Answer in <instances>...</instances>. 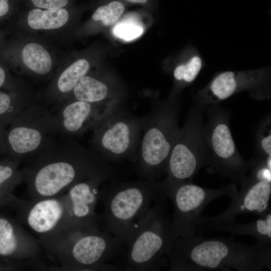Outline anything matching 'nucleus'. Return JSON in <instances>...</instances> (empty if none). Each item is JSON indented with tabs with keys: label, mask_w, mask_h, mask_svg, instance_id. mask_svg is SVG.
I'll use <instances>...</instances> for the list:
<instances>
[{
	"label": "nucleus",
	"mask_w": 271,
	"mask_h": 271,
	"mask_svg": "<svg viewBox=\"0 0 271 271\" xmlns=\"http://www.w3.org/2000/svg\"><path fill=\"white\" fill-rule=\"evenodd\" d=\"M170 270L260 271L271 268L270 245H247L232 238L179 237L168 257Z\"/></svg>",
	"instance_id": "1"
},
{
	"label": "nucleus",
	"mask_w": 271,
	"mask_h": 271,
	"mask_svg": "<svg viewBox=\"0 0 271 271\" xmlns=\"http://www.w3.org/2000/svg\"><path fill=\"white\" fill-rule=\"evenodd\" d=\"M97 224H71L39 238V243L65 270H113L110 263L125 258L124 244Z\"/></svg>",
	"instance_id": "2"
},
{
	"label": "nucleus",
	"mask_w": 271,
	"mask_h": 271,
	"mask_svg": "<svg viewBox=\"0 0 271 271\" xmlns=\"http://www.w3.org/2000/svg\"><path fill=\"white\" fill-rule=\"evenodd\" d=\"M22 174L30 199L62 195L90 177L115 176L109 162L94 151L79 147L63 153L41 155Z\"/></svg>",
	"instance_id": "3"
},
{
	"label": "nucleus",
	"mask_w": 271,
	"mask_h": 271,
	"mask_svg": "<svg viewBox=\"0 0 271 271\" xmlns=\"http://www.w3.org/2000/svg\"><path fill=\"white\" fill-rule=\"evenodd\" d=\"M112 181L100 187L102 220L105 229L125 247L140 220L160 197L162 182L141 178L134 182Z\"/></svg>",
	"instance_id": "4"
},
{
	"label": "nucleus",
	"mask_w": 271,
	"mask_h": 271,
	"mask_svg": "<svg viewBox=\"0 0 271 271\" xmlns=\"http://www.w3.org/2000/svg\"><path fill=\"white\" fill-rule=\"evenodd\" d=\"M167 199L161 193L138 223L125 246V270H158L168 265L169 255L179 236L168 214Z\"/></svg>",
	"instance_id": "5"
},
{
	"label": "nucleus",
	"mask_w": 271,
	"mask_h": 271,
	"mask_svg": "<svg viewBox=\"0 0 271 271\" xmlns=\"http://www.w3.org/2000/svg\"><path fill=\"white\" fill-rule=\"evenodd\" d=\"M179 107L173 101L156 104L144 116L142 139L138 150L137 172L140 178L160 180L180 128Z\"/></svg>",
	"instance_id": "6"
},
{
	"label": "nucleus",
	"mask_w": 271,
	"mask_h": 271,
	"mask_svg": "<svg viewBox=\"0 0 271 271\" xmlns=\"http://www.w3.org/2000/svg\"><path fill=\"white\" fill-rule=\"evenodd\" d=\"M205 108L196 103L180 128L167 161L164 181H191L202 167L211 164L203 132Z\"/></svg>",
	"instance_id": "7"
},
{
	"label": "nucleus",
	"mask_w": 271,
	"mask_h": 271,
	"mask_svg": "<svg viewBox=\"0 0 271 271\" xmlns=\"http://www.w3.org/2000/svg\"><path fill=\"white\" fill-rule=\"evenodd\" d=\"M207 106V120L203 125L206 144L211 163L207 172L239 184L250 170L251 160L239 154L230 129L229 114L216 104Z\"/></svg>",
	"instance_id": "8"
},
{
	"label": "nucleus",
	"mask_w": 271,
	"mask_h": 271,
	"mask_svg": "<svg viewBox=\"0 0 271 271\" xmlns=\"http://www.w3.org/2000/svg\"><path fill=\"white\" fill-rule=\"evenodd\" d=\"M144 117L133 115L118 107L94 128V151L107 161L136 162Z\"/></svg>",
	"instance_id": "9"
},
{
	"label": "nucleus",
	"mask_w": 271,
	"mask_h": 271,
	"mask_svg": "<svg viewBox=\"0 0 271 271\" xmlns=\"http://www.w3.org/2000/svg\"><path fill=\"white\" fill-rule=\"evenodd\" d=\"M162 193L173 202L172 220L179 237H184L196 234L202 212L210 202L222 196L234 199L238 191L234 183L218 189H207L190 181H163Z\"/></svg>",
	"instance_id": "10"
},
{
	"label": "nucleus",
	"mask_w": 271,
	"mask_h": 271,
	"mask_svg": "<svg viewBox=\"0 0 271 271\" xmlns=\"http://www.w3.org/2000/svg\"><path fill=\"white\" fill-rule=\"evenodd\" d=\"M20 222L39 238L49 235L70 224V206L66 193L55 197L16 201Z\"/></svg>",
	"instance_id": "11"
},
{
	"label": "nucleus",
	"mask_w": 271,
	"mask_h": 271,
	"mask_svg": "<svg viewBox=\"0 0 271 271\" xmlns=\"http://www.w3.org/2000/svg\"><path fill=\"white\" fill-rule=\"evenodd\" d=\"M240 184V191L224 211L215 216L204 217L212 221H231L239 214L250 213L260 217L270 211V182L259 180L249 175Z\"/></svg>",
	"instance_id": "12"
},
{
	"label": "nucleus",
	"mask_w": 271,
	"mask_h": 271,
	"mask_svg": "<svg viewBox=\"0 0 271 271\" xmlns=\"http://www.w3.org/2000/svg\"><path fill=\"white\" fill-rule=\"evenodd\" d=\"M264 78L261 70L222 72L198 92L196 103L204 107L217 104L238 92L258 87Z\"/></svg>",
	"instance_id": "13"
},
{
	"label": "nucleus",
	"mask_w": 271,
	"mask_h": 271,
	"mask_svg": "<svg viewBox=\"0 0 271 271\" xmlns=\"http://www.w3.org/2000/svg\"><path fill=\"white\" fill-rule=\"evenodd\" d=\"M111 179L102 176L90 177L75 184L66 191L73 223L99 224L100 217L95 210L99 201L100 187L104 182Z\"/></svg>",
	"instance_id": "14"
},
{
	"label": "nucleus",
	"mask_w": 271,
	"mask_h": 271,
	"mask_svg": "<svg viewBox=\"0 0 271 271\" xmlns=\"http://www.w3.org/2000/svg\"><path fill=\"white\" fill-rule=\"evenodd\" d=\"M40 244L23 226L0 217V255L31 261L41 253Z\"/></svg>",
	"instance_id": "15"
},
{
	"label": "nucleus",
	"mask_w": 271,
	"mask_h": 271,
	"mask_svg": "<svg viewBox=\"0 0 271 271\" xmlns=\"http://www.w3.org/2000/svg\"><path fill=\"white\" fill-rule=\"evenodd\" d=\"M118 107L119 101L92 103L76 99L63 109V127L71 134H79L89 129H94Z\"/></svg>",
	"instance_id": "16"
},
{
	"label": "nucleus",
	"mask_w": 271,
	"mask_h": 271,
	"mask_svg": "<svg viewBox=\"0 0 271 271\" xmlns=\"http://www.w3.org/2000/svg\"><path fill=\"white\" fill-rule=\"evenodd\" d=\"M214 231L227 232L235 235H249L255 237L260 243L271 244V212L258 219L246 224H240L235 220L212 221L201 216L197 225L196 233H209Z\"/></svg>",
	"instance_id": "17"
},
{
	"label": "nucleus",
	"mask_w": 271,
	"mask_h": 271,
	"mask_svg": "<svg viewBox=\"0 0 271 271\" xmlns=\"http://www.w3.org/2000/svg\"><path fill=\"white\" fill-rule=\"evenodd\" d=\"M76 100L92 103H109L118 101L111 96L104 81L90 76L82 77L73 89Z\"/></svg>",
	"instance_id": "18"
},
{
	"label": "nucleus",
	"mask_w": 271,
	"mask_h": 271,
	"mask_svg": "<svg viewBox=\"0 0 271 271\" xmlns=\"http://www.w3.org/2000/svg\"><path fill=\"white\" fill-rule=\"evenodd\" d=\"M8 139L13 150L22 158L38 149L42 142L43 134L34 127L20 126L10 131Z\"/></svg>",
	"instance_id": "19"
},
{
	"label": "nucleus",
	"mask_w": 271,
	"mask_h": 271,
	"mask_svg": "<svg viewBox=\"0 0 271 271\" xmlns=\"http://www.w3.org/2000/svg\"><path fill=\"white\" fill-rule=\"evenodd\" d=\"M68 19V12L63 8L46 10L34 9L29 13L27 21L33 29L52 30L63 26Z\"/></svg>",
	"instance_id": "20"
},
{
	"label": "nucleus",
	"mask_w": 271,
	"mask_h": 271,
	"mask_svg": "<svg viewBox=\"0 0 271 271\" xmlns=\"http://www.w3.org/2000/svg\"><path fill=\"white\" fill-rule=\"evenodd\" d=\"M22 57L25 65L37 74H46L51 69V57L47 50L39 44L26 45L23 49Z\"/></svg>",
	"instance_id": "21"
},
{
	"label": "nucleus",
	"mask_w": 271,
	"mask_h": 271,
	"mask_svg": "<svg viewBox=\"0 0 271 271\" xmlns=\"http://www.w3.org/2000/svg\"><path fill=\"white\" fill-rule=\"evenodd\" d=\"M89 68V62L84 59L72 63L59 76L57 81L58 89L63 93L73 90L80 79L87 73Z\"/></svg>",
	"instance_id": "22"
},
{
	"label": "nucleus",
	"mask_w": 271,
	"mask_h": 271,
	"mask_svg": "<svg viewBox=\"0 0 271 271\" xmlns=\"http://www.w3.org/2000/svg\"><path fill=\"white\" fill-rule=\"evenodd\" d=\"M202 67L201 57L192 56L187 62L178 65L173 73L176 80L184 84L192 83L197 77Z\"/></svg>",
	"instance_id": "23"
},
{
	"label": "nucleus",
	"mask_w": 271,
	"mask_h": 271,
	"mask_svg": "<svg viewBox=\"0 0 271 271\" xmlns=\"http://www.w3.org/2000/svg\"><path fill=\"white\" fill-rule=\"evenodd\" d=\"M124 9V6L122 3L112 2L98 8L93 14L92 19L96 21H101L105 26H110L117 22Z\"/></svg>",
	"instance_id": "24"
},
{
	"label": "nucleus",
	"mask_w": 271,
	"mask_h": 271,
	"mask_svg": "<svg viewBox=\"0 0 271 271\" xmlns=\"http://www.w3.org/2000/svg\"><path fill=\"white\" fill-rule=\"evenodd\" d=\"M113 32L117 37L130 41L139 37L143 32V28L137 22L122 21L114 27Z\"/></svg>",
	"instance_id": "25"
},
{
	"label": "nucleus",
	"mask_w": 271,
	"mask_h": 271,
	"mask_svg": "<svg viewBox=\"0 0 271 271\" xmlns=\"http://www.w3.org/2000/svg\"><path fill=\"white\" fill-rule=\"evenodd\" d=\"M270 120L265 121L260 127L258 136L259 155L256 158H265L271 156V130Z\"/></svg>",
	"instance_id": "26"
},
{
	"label": "nucleus",
	"mask_w": 271,
	"mask_h": 271,
	"mask_svg": "<svg viewBox=\"0 0 271 271\" xmlns=\"http://www.w3.org/2000/svg\"><path fill=\"white\" fill-rule=\"evenodd\" d=\"M18 178L23 179L22 172H18L10 166L0 165V192L8 181Z\"/></svg>",
	"instance_id": "27"
},
{
	"label": "nucleus",
	"mask_w": 271,
	"mask_h": 271,
	"mask_svg": "<svg viewBox=\"0 0 271 271\" xmlns=\"http://www.w3.org/2000/svg\"><path fill=\"white\" fill-rule=\"evenodd\" d=\"M33 5L39 8L57 9L62 8L68 3V0H31Z\"/></svg>",
	"instance_id": "28"
},
{
	"label": "nucleus",
	"mask_w": 271,
	"mask_h": 271,
	"mask_svg": "<svg viewBox=\"0 0 271 271\" xmlns=\"http://www.w3.org/2000/svg\"><path fill=\"white\" fill-rule=\"evenodd\" d=\"M10 97L7 94L0 92V114L6 112L10 106Z\"/></svg>",
	"instance_id": "29"
},
{
	"label": "nucleus",
	"mask_w": 271,
	"mask_h": 271,
	"mask_svg": "<svg viewBox=\"0 0 271 271\" xmlns=\"http://www.w3.org/2000/svg\"><path fill=\"white\" fill-rule=\"evenodd\" d=\"M9 10L8 0H0V17L5 16Z\"/></svg>",
	"instance_id": "30"
},
{
	"label": "nucleus",
	"mask_w": 271,
	"mask_h": 271,
	"mask_svg": "<svg viewBox=\"0 0 271 271\" xmlns=\"http://www.w3.org/2000/svg\"><path fill=\"white\" fill-rule=\"evenodd\" d=\"M6 79V74L4 69L0 67V87L3 85Z\"/></svg>",
	"instance_id": "31"
},
{
	"label": "nucleus",
	"mask_w": 271,
	"mask_h": 271,
	"mask_svg": "<svg viewBox=\"0 0 271 271\" xmlns=\"http://www.w3.org/2000/svg\"><path fill=\"white\" fill-rule=\"evenodd\" d=\"M130 2L138 4H145L147 3L148 0H127Z\"/></svg>",
	"instance_id": "32"
}]
</instances>
